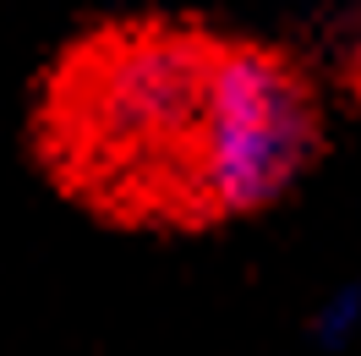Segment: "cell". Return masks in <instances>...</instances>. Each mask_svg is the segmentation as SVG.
<instances>
[{"label": "cell", "instance_id": "2", "mask_svg": "<svg viewBox=\"0 0 361 356\" xmlns=\"http://www.w3.org/2000/svg\"><path fill=\"white\" fill-rule=\"evenodd\" d=\"M312 154V105L285 61L219 49L208 77L197 214H241L279 198Z\"/></svg>", "mask_w": 361, "mask_h": 356}, {"label": "cell", "instance_id": "1", "mask_svg": "<svg viewBox=\"0 0 361 356\" xmlns=\"http://www.w3.org/2000/svg\"><path fill=\"white\" fill-rule=\"evenodd\" d=\"M219 44L192 33H121L77 55L55 99V148L99 203L197 214L208 77ZM203 220V214H197Z\"/></svg>", "mask_w": 361, "mask_h": 356}, {"label": "cell", "instance_id": "3", "mask_svg": "<svg viewBox=\"0 0 361 356\" xmlns=\"http://www.w3.org/2000/svg\"><path fill=\"white\" fill-rule=\"evenodd\" d=\"M356 329H361V290L345 285V290H334V296L323 302V312H317V340H323V345H345Z\"/></svg>", "mask_w": 361, "mask_h": 356}]
</instances>
